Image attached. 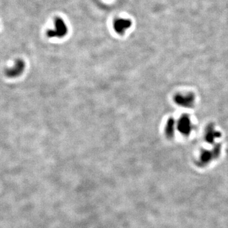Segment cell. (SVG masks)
Instances as JSON below:
<instances>
[{
    "instance_id": "obj_3",
    "label": "cell",
    "mask_w": 228,
    "mask_h": 228,
    "mask_svg": "<svg viewBox=\"0 0 228 228\" xmlns=\"http://www.w3.org/2000/svg\"><path fill=\"white\" fill-rule=\"evenodd\" d=\"M131 26V21L130 20L124 18L117 19L114 22V29L119 34H122L125 30L128 29Z\"/></svg>"
},
{
    "instance_id": "obj_2",
    "label": "cell",
    "mask_w": 228,
    "mask_h": 228,
    "mask_svg": "<svg viewBox=\"0 0 228 228\" xmlns=\"http://www.w3.org/2000/svg\"><path fill=\"white\" fill-rule=\"evenodd\" d=\"M25 68V63L22 60H18L15 62L13 67L8 69L6 72V75L10 77H15L20 75Z\"/></svg>"
},
{
    "instance_id": "obj_1",
    "label": "cell",
    "mask_w": 228,
    "mask_h": 228,
    "mask_svg": "<svg viewBox=\"0 0 228 228\" xmlns=\"http://www.w3.org/2000/svg\"><path fill=\"white\" fill-rule=\"evenodd\" d=\"M67 33V27L62 18H56L55 22V29L49 30L47 35L49 37H63Z\"/></svg>"
}]
</instances>
